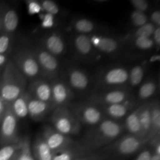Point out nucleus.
Returning <instances> with one entry per match:
<instances>
[{"mask_svg":"<svg viewBox=\"0 0 160 160\" xmlns=\"http://www.w3.org/2000/svg\"><path fill=\"white\" fill-rule=\"evenodd\" d=\"M52 160H71V157L67 152H63L62 154L53 157Z\"/></svg>","mask_w":160,"mask_h":160,"instance_id":"a19ab883","label":"nucleus"},{"mask_svg":"<svg viewBox=\"0 0 160 160\" xmlns=\"http://www.w3.org/2000/svg\"><path fill=\"white\" fill-rule=\"evenodd\" d=\"M80 120L89 125H96L102 120V112L93 104H80L75 109Z\"/></svg>","mask_w":160,"mask_h":160,"instance_id":"f8f14e48","label":"nucleus"},{"mask_svg":"<svg viewBox=\"0 0 160 160\" xmlns=\"http://www.w3.org/2000/svg\"><path fill=\"white\" fill-rule=\"evenodd\" d=\"M27 91L33 98L52 103L51 85L47 80L40 78L32 81Z\"/></svg>","mask_w":160,"mask_h":160,"instance_id":"9b49d317","label":"nucleus"},{"mask_svg":"<svg viewBox=\"0 0 160 160\" xmlns=\"http://www.w3.org/2000/svg\"><path fill=\"white\" fill-rule=\"evenodd\" d=\"M130 3L135 10L145 12L148 9L149 2L145 0H131Z\"/></svg>","mask_w":160,"mask_h":160,"instance_id":"f704fd0d","label":"nucleus"},{"mask_svg":"<svg viewBox=\"0 0 160 160\" xmlns=\"http://www.w3.org/2000/svg\"><path fill=\"white\" fill-rule=\"evenodd\" d=\"M37 155L39 160H52L53 156L51 149L45 141H40L36 147Z\"/></svg>","mask_w":160,"mask_h":160,"instance_id":"c85d7f7f","label":"nucleus"},{"mask_svg":"<svg viewBox=\"0 0 160 160\" xmlns=\"http://www.w3.org/2000/svg\"><path fill=\"white\" fill-rule=\"evenodd\" d=\"M72 28L77 34L89 35L97 30V26L92 20L86 18H78L72 22Z\"/></svg>","mask_w":160,"mask_h":160,"instance_id":"6ab92c4d","label":"nucleus"},{"mask_svg":"<svg viewBox=\"0 0 160 160\" xmlns=\"http://www.w3.org/2000/svg\"><path fill=\"white\" fill-rule=\"evenodd\" d=\"M97 131L104 137L113 139L120 135L122 128L118 123L113 120L106 119L100 122Z\"/></svg>","mask_w":160,"mask_h":160,"instance_id":"a211bd4d","label":"nucleus"},{"mask_svg":"<svg viewBox=\"0 0 160 160\" xmlns=\"http://www.w3.org/2000/svg\"><path fill=\"white\" fill-rule=\"evenodd\" d=\"M93 103L104 106L123 103L131 100V92L128 89H112L94 92L90 97Z\"/></svg>","mask_w":160,"mask_h":160,"instance_id":"423d86ee","label":"nucleus"},{"mask_svg":"<svg viewBox=\"0 0 160 160\" xmlns=\"http://www.w3.org/2000/svg\"><path fill=\"white\" fill-rule=\"evenodd\" d=\"M1 20H2V14L0 13V30L1 29Z\"/></svg>","mask_w":160,"mask_h":160,"instance_id":"49530a36","label":"nucleus"},{"mask_svg":"<svg viewBox=\"0 0 160 160\" xmlns=\"http://www.w3.org/2000/svg\"><path fill=\"white\" fill-rule=\"evenodd\" d=\"M13 62L26 79L32 81L41 78L40 67L33 49L20 50L16 54Z\"/></svg>","mask_w":160,"mask_h":160,"instance_id":"7ed1b4c3","label":"nucleus"},{"mask_svg":"<svg viewBox=\"0 0 160 160\" xmlns=\"http://www.w3.org/2000/svg\"><path fill=\"white\" fill-rule=\"evenodd\" d=\"M18 145L14 143L4 146L0 149V160H14V155L18 149Z\"/></svg>","mask_w":160,"mask_h":160,"instance_id":"c756f323","label":"nucleus"},{"mask_svg":"<svg viewBox=\"0 0 160 160\" xmlns=\"http://www.w3.org/2000/svg\"><path fill=\"white\" fill-rule=\"evenodd\" d=\"M7 62V58L6 55H1L0 54V67L6 64Z\"/></svg>","mask_w":160,"mask_h":160,"instance_id":"37998d69","label":"nucleus"},{"mask_svg":"<svg viewBox=\"0 0 160 160\" xmlns=\"http://www.w3.org/2000/svg\"><path fill=\"white\" fill-rule=\"evenodd\" d=\"M155 28L156 27L154 24L148 22L142 26L137 28L135 32L132 33L129 37L132 40L139 37L152 38Z\"/></svg>","mask_w":160,"mask_h":160,"instance_id":"bb28decb","label":"nucleus"},{"mask_svg":"<svg viewBox=\"0 0 160 160\" xmlns=\"http://www.w3.org/2000/svg\"><path fill=\"white\" fill-rule=\"evenodd\" d=\"M151 126L150 132L152 133H157L159 131L160 128V107L157 103H151Z\"/></svg>","mask_w":160,"mask_h":160,"instance_id":"cd10ccee","label":"nucleus"},{"mask_svg":"<svg viewBox=\"0 0 160 160\" xmlns=\"http://www.w3.org/2000/svg\"><path fill=\"white\" fill-rule=\"evenodd\" d=\"M152 38L154 40L155 46L160 47V27H156Z\"/></svg>","mask_w":160,"mask_h":160,"instance_id":"58836bf2","label":"nucleus"},{"mask_svg":"<svg viewBox=\"0 0 160 160\" xmlns=\"http://www.w3.org/2000/svg\"><path fill=\"white\" fill-rule=\"evenodd\" d=\"M7 106V104H6L0 97V119H2V118L6 111Z\"/></svg>","mask_w":160,"mask_h":160,"instance_id":"79ce46f5","label":"nucleus"},{"mask_svg":"<svg viewBox=\"0 0 160 160\" xmlns=\"http://www.w3.org/2000/svg\"><path fill=\"white\" fill-rule=\"evenodd\" d=\"M12 36L10 34L4 33L0 35V54L6 55L12 43Z\"/></svg>","mask_w":160,"mask_h":160,"instance_id":"72a5a7b5","label":"nucleus"},{"mask_svg":"<svg viewBox=\"0 0 160 160\" xmlns=\"http://www.w3.org/2000/svg\"><path fill=\"white\" fill-rule=\"evenodd\" d=\"M145 73V67L143 65L134 66L129 71L128 85L131 87L139 86L142 81Z\"/></svg>","mask_w":160,"mask_h":160,"instance_id":"393cba45","label":"nucleus"},{"mask_svg":"<svg viewBox=\"0 0 160 160\" xmlns=\"http://www.w3.org/2000/svg\"><path fill=\"white\" fill-rule=\"evenodd\" d=\"M19 23V18L17 12L14 10L9 8L4 10L2 13L1 28L4 33L12 35L16 32Z\"/></svg>","mask_w":160,"mask_h":160,"instance_id":"2eb2a0df","label":"nucleus"},{"mask_svg":"<svg viewBox=\"0 0 160 160\" xmlns=\"http://www.w3.org/2000/svg\"><path fill=\"white\" fill-rule=\"evenodd\" d=\"M150 23L154 24L155 27H160V12L159 10H156L152 12L150 16Z\"/></svg>","mask_w":160,"mask_h":160,"instance_id":"4c0bfd02","label":"nucleus"},{"mask_svg":"<svg viewBox=\"0 0 160 160\" xmlns=\"http://www.w3.org/2000/svg\"><path fill=\"white\" fill-rule=\"evenodd\" d=\"M54 24V16L45 12L42 18V26L45 29L52 28Z\"/></svg>","mask_w":160,"mask_h":160,"instance_id":"e433bc0d","label":"nucleus"},{"mask_svg":"<svg viewBox=\"0 0 160 160\" xmlns=\"http://www.w3.org/2000/svg\"><path fill=\"white\" fill-rule=\"evenodd\" d=\"M90 38L94 48L106 55L117 53L122 45V40L112 36L92 34Z\"/></svg>","mask_w":160,"mask_h":160,"instance_id":"1a4fd4ad","label":"nucleus"},{"mask_svg":"<svg viewBox=\"0 0 160 160\" xmlns=\"http://www.w3.org/2000/svg\"><path fill=\"white\" fill-rule=\"evenodd\" d=\"M51 107H53L52 103L40 101L30 96L28 101V112L32 118L39 119L46 114Z\"/></svg>","mask_w":160,"mask_h":160,"instance_id":"dca6fc26","label":"nucleus"},{"mask_svg":"<svg viewBox=\"0 0 160 160\" xmlns=\"http://www.w3.org/2000/svg\"><path fill=\"white\" fill-rule=\"evenodd\" d=\"M17 135V118L12 112L9 104L1 119L0 128V141L2 143H9L14 141Z\"/></svg>","mask_w":160,"mask_h":160,"instance_id":"6e6552de","label":"nucleus"},{"mask_svg":"<svg viewBox=\"0 0 160 160\" xmlns=\"http://www.w3.org/2000/svg\"><path fill=\"white\" fill-rule=\"evenodd\" d=\"M133 40L134 46L139 50L148 51L155 46L154 42L152 38L139 37Z\"/></svg>","mask_w":160,"mask_h":160,"instance_id":"7c9ffc66","label":"nucleus"},{"mask_svg":"<svg viewBox=\"0 0 160 160\" xmlns=\"http://www.w3.org/2000/svg\"><path fill=\"white\" fill-rule=\"evenodd\" d=\"M47 51L57 57L62 55L65 52V43L63 37L58 33L46 35L42 40V45Z\"/></svg>","mask_w":160,"mask_h":160,"instance_id":"ddd939ff","label":"nucleus"},{"mask_svg":"<svg viewBox=\"0 0 160 160\" xmlns=\"http://www.w3.org/2000/svg\"><path fill=\"white\" fill-rule=\"evenodd\" d=\"M42 11L46 13L51 14L53 16H55L59 14L60 9L57 4L51 0H44L40 2Z\"/></svg>","mask_w":160,"mask_h":160,"instance_id":"473e14b6","label":"nucleus"},{"mask_svg":"<svg viewBox=\"0 0 160 160\" xmlns=\"http://www.w3.org/2000/svg\"><path fill=\"white\" fill-rule=\"evenodd\" d=\"M129 71L122 67H116L104 71L100 75L97 85L103 90L126 89L128 85Z\"/></svg>","mask_w":160,"mask_h":160,"instance_id":"f03ea898","label":"nucleus"},{"mask_svg":"<svg viewBox=\"0 0 160 160\" xmlns=\"http://www.w3.org/2000/svg\"><path fill=\"white\" fill-rule=\"evenodd\" d=\"M51 85L53 107L64 106L74 97V92L65 79L57 78L52 81Z\"/></svg>","mask_w":160,"mask_h":160,"instance_id":"0eeeda50","label":"nucleus"},{"mask_svg":"<svg viewBox=\"0 0 160 160\" xmlns=\"http://www.w3.org/2000/svg\"><path fill=\"white\" fill-rule=\"evenodd\" d=\"M65 80L74 92L82 93L87 92L90 84L88 75L82 69L76 67L69 69Z\"/></svg>","mask_w":160,"mask_h":160,"instance_id":"9d476101","label":"nucleus"},{"mask_svg":"<svg viewBox=\"0 0 160 160\" xmlns=\"http://www.w3.org/2000/svg\"><path fill=\"white\" fill-rule=\"evenodd\" d=\"M151 103L144 105L138 108V115L141 129V135H145L149 132L151 130Z\"/></svg>","mask_w":160,"mask_h":160,"instance_id":"412c9836","label":"nucleus"},{"mask_svg":"<svg viewBox=\"0 0 160 160\" xmlns=\"http://www.w3.org/2000/svg\"><path fill=\"white\" fill-rule=\"evenodd\" d=\"M45 141L51 151L59 148L65 141L64 135L57 131H54L50 128H48L45 130Z\"/></svg>","mask_w":160,"mask_h":160,"instance_id":"4be33fe9","label":"nucleus"},{"mask_svg":"<svg viewBox=\"0 0 160 160\" xmlns=\"http://www.w3.org/2000/svg\"><path fill=\"white\" fill-rule=\"evenodd\" d=\"M33 51L40 67L41 78L47 81L58 78L60 64L57 57L41 46H36Z\"/></svg>","mask_w":160,"mask_h":160,"instance_id":"20e7f679","label":"nucleus"},{"mask_svg":"<svg viewBox=\"0 0 160 160\" xmlns=\"http://www.w3.org/2000/svg\"><path fill=\"white\" fill-rule=\"evenodd\" d=\"M52 122L56 131L64 135L74 133L80 129L79 122L65 106L57 108L52 115Z\"/></svg>","mask_w":160,"mask_h":160,"instance_id":"39448f33","label":"nucleus"},{"mask_svg":"<svg viewBox=\"0 0 160 160\" xmlns=\"http://www.w3.org/2000/svg\"><path fill=\"white\" fill-rule=\"evenodd\" d=\"M160 144H158L157 147V148H156V154L160 155Z\"/></svg>","mask_w":160,"mask_h":160,"instance_id":"a18cd8bd","label":"nucleus"},{"mask_svg":"<svg viewBox=\"0 0 160 160\" xmlns=\"http://www.w3.org/2000/svg\"><path fill=\"white\" fill-rule=\"evenodd\" d=\"M27 79L12 61L6 63L0 81V97L10 104L26 91Z\"/></svg>","mask_w":160,"mask_h":160,"instance_id":"f257e3e1","label":"nucleus"},{"mask_svg":"<svg viewBox=\"0 0 160 160\" xmlns=\"http://www.w3.org/2000/svg\"><path fill=\"white\" fill-rule=\"evenodd\" d=\"M132 106L131 100H129L123 103L106 106V112L113 118L120 119L127 114L129 109Z\"/></svg>","mask_w":160,"mask_h":160,"instance_id":"aec40b11","label":"nucleus"},{"mask_svg":"<svg viewBox=\"0 0 160 160\" xmlns=\"http://www.w3.org/2000/svg\"><path fill=\"white\" fill-rule=\"evenodd\" d=\"M151 160H160V155L155 154L152 156Z\"/></svg>","mask_w":160,"mask_h":160,"instance_id":"c03bdc74","label":"nucleus"},{"mask_svg":"<svg viewBox=\"0 0 160 160\" xmlns=\"http://www.w3.org/2000/svg\"><path fill=\"white\" fill-rule=\"evenodd\" d=\"M152 155L148 151H144L138 156L136 160H151Z\"/></svg>","mask_w":160,"mask_h":160,"instance_id":"ea45409f","label":"nucleus"},{"mask_svg":"<svg viewBox=\"0 0 160 160\" xmlns=\"http://www.w3.org/2000/svg\"><path fill=\"white\" fill-rule=\"evenodd\" d=\"M132 23L136 28H139L148 23V18L144 12L134 10L131 14Z\"/></svg>","mask_w":160,"mask_h":160,"instance_id":"2f4dec72","label":"nucleus"},{"mask_svg":"<svg viewBox=\"0 0 160 160\" xmlns=\"http://www.w3.org/2000/svg\"><path fill=\"white\" fill-rule=\"evenodd\" d=\"M140 146L139 139L134 137H127L123 138L119 144V151L122 154L129 155L137 151Z\"/></svg>","mask_w":160,"mask_h":160,"instance_id":"5701e85b","label":"nucleus"},{"mask_svg":"<svg viewBox=\"0 0 160 160\" xmlns=\"http://www.w3.org/2000/svg\"><path fill=\"white\" fill-rule=\"evenodd\" d=\"M30 94L27 90L10 104L12 112L18 118H24L28 114V101Z\"/></svg>","mask_w":160,"mask_h":160,"instance_id":"f3484780","label":"nucleus"},{"mask_svg":"<svg viewBox=\"0 0 160 160\" xmlns=\"http://www.w3.org/2000/svg\"><path fill=\"white\" fill-rule=\"evenodd\" d=\"M72 46L77 55L82 58L91 56L94 52L90 35L76 34L72 40Z\"/></svg>","mask_w":160,"mask_h":160,"instance_id":"4468645a","label":"nucleus"},{"mask_svg":"<svg viewBox=\"0 0 160 160\" xmlns=\"http://www.w3.org/2000/svg\"><path fill=\"white\" fill-rule=\"evenodd\" d=\"M26 2L28 12L30 14L33 15L38 14L42 11L40 2L36 1H28Z\"/></svg>","mask_w":160,"mask_h":160,"instance_id":"c9c22d12","label":"nucleus"},{"mask_svg":"<svg viewBox=\"0 0 160 160\" xmlns=\"http://www.w3.org/2000/svg\"><path fill=\"white\" fill-rule=\"evenodd\" d=\"M125 125L128 131L132 133H141V129L138 115V109L128 115L126 118Z\"/></svg>","mask_w":160,"mask_h":160,"instance_id":"a878e982","label":"nucleus"},{"mask_svg":"<svg viewBox=\"0 0 160 160\" xmlns=\"http://www.w3.org/2000/svg\"><path fill=\"white\" fill-rule=\"evenodd\" d=\"M158 90V84L153 80H147L141 86L138 92V97L141 100H146L152 97Z\"/></svg>","mask_w":160,"mask_h":160,"instance_id":"b1692460","label":"nucleus"}]
</instances>
